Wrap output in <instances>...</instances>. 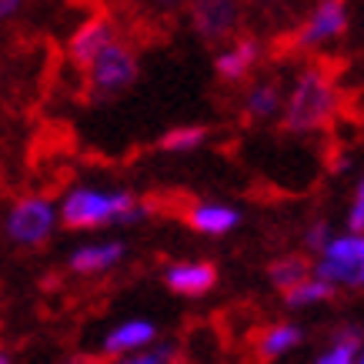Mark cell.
Masks as SVG:
<instances>
[{
	"instance_id": "30bf717a",
	"label": "cell",
	"mask_w": 364,
	"mask_h": 364,
	"mask_svg": "<svg viewBox=\"0 0 364 364\" xmlns=\"http://www.w3.org/2000/svg\"><path fill=\"white\" fill-rule=\"evenodd\" d=\"M254 57H257V47L251 44V41H241V44L234 47L231 54H221L218 57V74H221L224 80H241L247 70H251Z\"/></svg>"
},
{
	"instance_id": "7a4b0ae2",
	"label": "cell",
	"mask_w": 364,
	"mask_h": 364,
	"mask_svg": "<svg viewBox=\"0 0 364 364\" xmlns=\"http://www.w3.org/2000/svg\"><path fill=\"white\" fill-rule=\"evenodd\" d=\"M141 210L134 208L131 194H94V191H77L64 200V224L67 228H97L111 221H134Z\"/></svg>"
},
{
	"instance_id": "4316f807",
	"label": "cell",
	"mask_w": 364,
	"mask_h": 364,
	"mask_svg": "<svg viewBox=\"0 0 364 364\" xmlns=\"http://www.w3.org/2000/svg\"><path fill=\"white\" fill-rule=\"evenodd\" d=\"M361 364H364V358H361Z\"/></svg>"
},
{
	"instance_id": "ba28073f",
	"label": "cell",
	"mask_w": 364,
	"mask_h": 364,
	"mask_svg": "<svg viewBox=\"0 0 364 364\" xmlns=\"http://www.w3.org/2000/svg\"><path fill=\"white\" fill-rule=\"evenodd\" d=\"M344 7L341 4H324L318 7V14L311 17V23L301 31V44H314V41H324V37H334V33L344 31Z\"/></svg>"
},
{
	"instance_id": "5b68a950",
	"label": "cell",
	"mask_w": 364,
	"mask_h": 364,
	"mask_svg": "<svg viewBox=\"0 0 364 364\" xmlns=\"http://www.w3.org/2000/svg\"><path fill=\"white\" fill-rule=\"evenodd\" d=\"M104 47H111V21H107L104 14H97V17H90V21L74 33L70 54H74V60H77L80 67H90Z\"/></svg>"
},
{
	"instance_id": "44dd1931",
	"label": "cell",
	"mask_w": 364,
	"mask_h": 364,
	"mask_svg": "<svg viewBox=\"0 0 364 364\" xmlns=\"http://www.w3.org/2000/svg\"><path fill=\"white\" fill-rule=\"evenodd\" d=\"M121 364H167V351L144 354V358H131V361H121Z\"/></svg>"
},
{
	"instance_id": "2e32d148",
	"label": "cell",
	"mask_w": 364,
	"mask_h": 364,
	"mask_svg": "<svg viewBox=\"0 0 364 364\" xmlns=\"http://www.w3.org/2000/svg\"><path fill=\"white\" fill-rule=\"evenodd\" d=\"M298 341H301L298 328L281 324V328H274V331L264 334V341H261V358H274V354H281L284 348H291V344H298Z\"/></svg>"
},
{
	"instance_id": "8fae6325",
	"label": "cell",
	"mask_w": 364,
	"mask_h": 364,
	"mask_svg": "<svg viewBox=\"0 0 364 364\" xmlns=\"http://www.w3.org/2000/svg\"><path fill=\"white\" fill-rule=\"evenodd\" d=\"M124 254L121 244H100V247H84V251L74 254L70 267L74 271H100V267H111L117 257Z\"/></svg>"
},
{
	"instance_id": "484cf974",
	"label": "cell",
	"mask_w": 364,
	"mask_h": 364,
	"mask_svg": "<svg viewBox=\"0 0 364 364\" xmlns=\"http://www.w3.org/2000/svg\"><path fill=\"white\" fill-rule=\"evenodd\" d=\"M0 364H11V361H7V358H4V354H0Z\"/></svg>"
},
{
	"instance_id": "5bb4252c",
	"label": "cell",
	"mask_w": 364,
	"mask_h": 364,
	"mask_svg": "<svg viewBox=\"0 0 364 364\" xmlns=\"http://www.w3.org/2000/svg\"><path fill=\"white\" fill-rule=\"evenodd\" d=\"M328 261H338V264L351 267L354 274H358V267L364 264V237H341V241H334L328 247Z\"/></svg>"
},
{
	"instance_id": "e0dca14e",
	"label": "cell",
	"mask_w": 364,
	"mask_h": 364,
	"mask_svg": "<svg viewBox=\"0 0 364 364\" xmlns=\"http://www.w3.org/2000/svg\"><path fill=\"white\" fill-rule=\"evenodd\" d=\"M204 137H208L204 127H177V131L161 137V147H164V151H191V147H198Z\"/></svg>"
},
{
	"instance_id": "3957f363",
	"label": "cell",
	"mask_w": 364,
	"mask_h": 364,
	"mask_svg": "<svg viewBox=\"0 0 364 364\" xmlns=\"http://www.w3.org/2000/svg\"><path fill=\"white\" fill-rule=\"evenodd\" d=\"M137 77V60L124 44H111L90 64V87L97 94H121Z\"/></svg>"
},
{
	"instance_id": "277c9868",
	"label": "cell",
	"mask_w": 364,
	"mask_h": 364,
	"mask_svg": "<svg viewBox=\"0 0 364 364\" xmlns=\"http://www.w3.org/2000/svg\"><path fill=\"white\" fill-rule=\"evenodd\" d=\"M50 228H54V214L37 198L21 200L11 214V237L21 244H44Z\"/></svg>"
},
{
	"instance_id": "52a82bcc",
	"label": "cell",
	"mask_w": 364,
	"mask_h": 364,
	"mask_svg": "<svg viewBox=\"0 0 364 364\" xmlns=\"http://www.w3.org/2000/svg\"><path fill=\"white\" fill-rule=\"evenodd\" d=\"M194 27L208 41H221L237 27V7L234 4H194Z\"/></svg>"
},
{
	"instance_id": "ffe728a7",
	"label": "cell",
	"mask_w": 364,
	"mask_h": 364,
	"mask_svg": "<svg viewBox=\"0 0 364 364\" xmlns=\"http://www.w3.org/2000/svg\"><path fill=\"white\" fill-rule=\"evenodd\" d=\"M351 231H364V181H361V188H358V198H354Z\"/></svg>"
},
{
	"instance_id": "9c48e42d",
	"label": "cell",
	"mask_w": 364,
	"mask_h": 364,
	"mask_svg": "<svg viewBox=\"0 0 364 364\" xmlns=\"http://www.w3.org/2000/svg\"><path fill=\"white\" fill-rule=\"evenodd\" d=\"M188 224L204 234H224L237 224V214L231 208H194L188 210Z\"/></svg>"
},
{
	"instance_id": "6da1fadb",
	"label": "cell",
	"mask_w": 364,
	"mask_h": 364,
	"mask_svg": "<svg viewBox=\"0 0 364 364\" xmlns=\"http://www.w3.org/2000/svg\"><path fill=\"white\" fill-rule=\"evenodd\" d=\"M334 107V90L331 80L324 77V70H308L298 80V90L287 104V127L291 131H311L331 117Z\"/></svg>"
},
{
	"instance_id": "9a60e30c",
	"label": "cell",
	"mask_w": 364,
	"mask_h": 364,
	"mask_svg": "<svg viewBox=\"0 0 364 364\" xmlns=\"http://www.w3.org/2000/svg\"><path fill=\"white\" fill-rule=\"evenodd\" d=\"M334 298V287L324 284V281H304L294 291H287V304L291 308H304V304H314V301H328Z\"/></svg>"
},
{
	"instance_id": "8992f818",
	"label": "cell",
	"mask_w": 364,
	"mask_h": 364,
	"mask_svg": "<svg viewBox=\"0 0 364 364\" xmlns=\"http://www.w3.org/2000/svg\"><path fill=\"white\" fill-rule=\"evenodd\" d=\"M218 281V267L210 261H198V264H181L167 271V284L177 294H188V298H198V294H208Z\"/></svg>"
},
{
	"instance_id": "603a6c76",
	"label": "cell",
	"mask_w": 364,
	"mask_h": 364,
	"mask_svg": "<svg viewBox=\"0 0 364 364\" xmlns=\"http://www.w3.org/2000/svg\"><path fill=\"white\" fill-rule=\"evenodd\" d=\"M324 234H328V231H324V224H318V228H314V231H311L308 244H311V247H321V244H324Z\"/></svg>"
},
{
	"instance_id": "cb8c5ba5",
	"label": "cell",
	"mask_w": 364,
	"mask_h": 364,
	"mask_svg": "<svg viewBox=\"0 0 364 364\" xmlns=\"http://www.w3.org/2000/svg\"><path fill=\"white\" fill-rule=\"evenodd\" d=\"M11 11H17V4H14V0H4V4H0V17L11 14Z\"/></svg>"
},
{
	"instance_id": "7c38bea8",
	"label": "cell",
	"mask_w": 364,
	"mask_h": 364,
	"mask_svg": "<svg viewBox=\"0 0 364 364\" xmlns=\"http://www.w3.org/2000/svg\"><path fill=\"white\" fill-rule=\"evenodd\" d=\"M151 338H154V328L147 321H134V324H124L107 338V351L111 354L127 351V348H137V344H147Z\"/></svg>"
},
{
	"instance_id": "7402d4cb",
	"label": "cell",
	"mask_w": 364,
	"mask_h": 364,
	"mask_svg": "<svg viewBox=\"0 0 364 364\" xmlns=\"http://www.w3.org/2000/svg\"><path fill=\"white\" fill-rule=\"evenodd\" d=\"M318 364H351V354H344V351H331L328 358H321Z\"/></svg>"
},
{
	"instance_id": "4fadbf2b",
	"label": "cell",
	"mask_w": 364,
	"mask_h": 364,
	"mask_svg": "<svg viewBox=\"0 0 364 364\" xmlns=\"http://www.w3.org/2000/svg\"><path fill=\"white\" fill-rule=\"evenodd\" d=\"M271 281H274L281 291H294L298 284L308 281V261L304 257H284V261H277L271 264Z\"/></svg>"
},
{
	"instance_id": "d4e9b609",
	"label": "cell",
	"mask_w": 364,
	"mask_h": 364,
	"mask_svg": "<svg viewBox=\"0 0 364 364\" xmlns=\"http://www.w3.org/2000/svg\"><path fill=\"white\" fill-rule=\"evenodd\" d=\"M358 284H364V264L358 267Z\"/></svg>"
},
{
	"instance_id": "ac0fdd59",
	"label": "cell",
	"mask_w": 364,
	"mask_h": 364,
	"mask_svg": "<svg viewBox=\"0 0 364 364\" xmlns=\"http://www.w3.org/2000/svg\"><path fill=\"white\" fill-rule=\"evenodd\" d=\"M274 104H277L274 87H261V90H254V97H251V111H254V114H267V111H274Z\"/></svg>"
},
{
	"instance_id": "d6986e66",
	"label": "cell",
	"mask_w": 364,
	"mask_h": 364,
	"mask_svg": "<svg viewBox=\"0 0 364 364\" xmlns=\"http://www.w3.org/2000/svg\"><path fill=\"white\" fill-rule=\"evenodd\" d=\"M358 348H361V334H358V331H341V334H338V348H334V351L354 354Z\"/></svg>"
}]
</instances>
